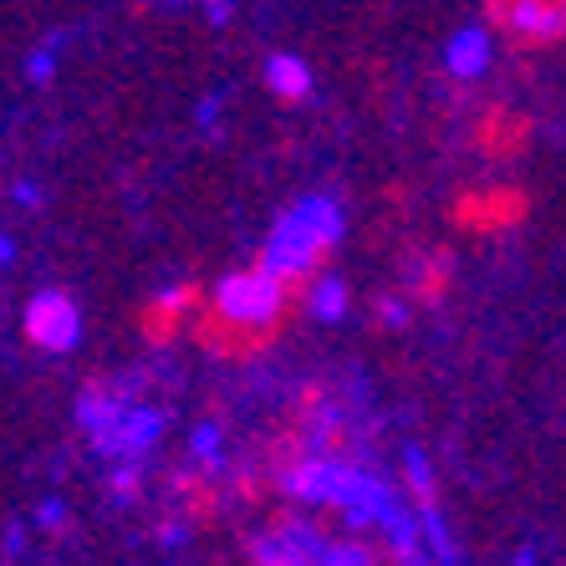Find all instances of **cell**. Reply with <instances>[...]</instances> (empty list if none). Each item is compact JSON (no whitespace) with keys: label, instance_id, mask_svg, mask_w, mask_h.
Masks as SVG:
<instances>
[{"label":"cell","instance_id":"5b68a950","mask_svg":"<svg viewBox=\"0 0 566 566\" xmlns=\"http://www.w3.org/2000/svg\"><path fill=\"white\" fill-rule=\"evenodd\" d=\"M158 429H164V413H158V409H138V403H133V413L103 439V444H97V454H107V460H123V464H138L148 449H154Z\"/></svg>","mask_w":566,"mask_h":566},{"label":"cell","instance_id":"30bf717a","mask_svg":"<svg viewBox=\"0 0 566 566\" xmlns=\"http://www.w3.org/2000/svg\"><path fill=\"white\" fill-rule=\"evenodd\" d=\"M347 302H353V296H347V281L343 276H316L312 291H306V312L322 316V322H343Z\"/></svg>","mask_w":566,"mask_h":566},{"label":"cell","instance_id":"5bb4252c","mask_svg":"<svg viewBox=\"0 0 566 566\" xmlns=\"http://www.w3.org/2000/svg\"><path fill=\"white\" fill-rule=\"evenodd\" d=\"M322 566H373V556L363 552V546H327V556H322Z\"/></svg>","mask_w":566,"mask_h":566},{"label":"cell","instance_id":"ac0fdd59","mask_svg":"<svg viewBox=\"0 0 566 566\" xmlns=\"http://www.w3.org/2000/svg\"><path fill=\"white\" fill-rule=\"evenodd\" d=\"M11 255H15V251H11V240H6V235H0V265H6V261H11Z\"/></svg>","mask_w":566,"mask_h":566},{"label":"cell","instance_id":"6da1fadb","mask_svg":"<svg viewBox=\"0 0 566 566\" xmlns=\"http://www.w3.org/2000/svg\"><path fill=\"white\" fill-rule=\"evenodd\" d=\"M343 230H347V220L337 199H327V195L302 199L296 210H286L276 220V230H271V240H265V251H261V271L286 286V276H306L343 240Z\"/></svg>","mask_w":566,"mask_h":566},{"label":"cell","instance_id":"8fae6325","mask_svg":"<svg viewBox=\"0 0 566 566\" xmlns=\"http://www.w3.org/2000/svg\"><path fill=\"white\" fill-rule=\"evenodd\" d=\"M403 464H409V485H413V495H419V505L434 501V474H429V460H423L419 449H409V454H403Z\"/></svg>","mask_w":566,"mask_h":566},{"label":"cell","instance_id":"4fadbf2b","mask_svg":"<svg viewBox=\"0 0 566 566\" xmlns=\"http://www.w3.org/2000/svg\"><path fill=\"white\" fill-rule=\"evenodd\" d=\"M107 490H113V501H133L138 495V464H118L107 474Z\"/></svg>","mask_w":566,"mask_h":566},{"label":"cell","instance_id":"ba28073f","mask_svg":"<svg viewBox=\"0 0 566 566\" xmlns=\"http://www.w3.org/2000/svg\"><path fill=\"white\" fill-rule=\"evenodd\" d=\"M444 66L454 72V77H480L490 66V31L485 27H464L449 36L444 46Z\"/></svg>","mask_w":566,"mask_h":566},{"label":"cell","instance_id":"d6986e66","mask_svg":"<svg viewBox=\"0 0 566 566\" xmlns=\"http://www.w3.org/2000/svg\"><path fill=\"white\" fill-rule=\"evenodd\" d=\"M515 566H536V556H531V552H521V562H515Z\"/></svg>","mask_w":566,"mask_h":566},{"label":"cell","instance_id":"7a4b0ae2","mask_svg":"<svg viewBox=\"0 0 566 566\" xmlns=\"http://www.w3.org/2000/svg\"><path fill=\"white\" fill-rule=\"evenodd\" d=\"M281 302H286V286H281L276 276H265L261 265H255V271H235V276H224L220 291H214L220 316L224 322H235V327H265V322H276Z\"/></svg>","mask_w":566,"mask_h":566},{"label":"cell","instance_id":"e0dca14e","mask_svg":"<svg viewBox=\"0 0 566 566\" xmlns=\"http://www.w3.org/2000/svg\"><path fill=\"white\" fill-rule=\"evenodd\" d=\"M36 515H41V526H62V501H46Z\"/></svg>","mask_w":566,"mask_h":566},{"label":"cell","instance_id":"7c38bea8","mask_svg":"<svg viewBox=\"0 0 566 566\" xmlns=\"http://www.w3.org/2000/svg\"><path fill=\"white\" fill-rule=\"evenodd\" d=\"M189 449H195V460H220V429L214 423H199L195 434H189Z\"/></svg>","mask_w":566,"mask_h":566},{"label":"cell","instance_id":"52a82bcc","mask_svg":"<svg viewBox=\"0 0 566 566\" xmlns=\"http://www.w3.org/2000/svg\"><path fill=\"white\" fill-rule=\"evenodd\" d=\"M128 413H133V403L118 394V388H107V382H97V388H87V394L77 398V423L93 434V444H103Z\"/></svg>","mask_w":566,"mask_h":566},{"label":"cell","instance_id":"277c9868","mask_svg":"<svg viewBox=\"0 0 566 566\" xmlns=\"http://www.w3.org/2000/svg\"><path fill=\"white\" fill-rule=\"evenodd\" d=\"M347 474H353V464L327 460V454H312V460H302V464H291L286 470V495H296V501H306V505H337L343 501Z\"/></svg>","mask_w":566,"mask_h":566},{"label":"cell","instance_id":"8992f818","mask_svg":"<svg viewBox=\"0 0 566 566\" xmlns=\"http://www.w3.org/2000/svg\"><path fill=\"white\" fill-rule=\"evenodd\" d=\"M501 15L521 41L566 36V6H552V0H511V6H501Z\"/></svg>","mask_w":566,"mask_h":566},{"label":"cell","instance_id":"3957f363","mask_svg":"<svg viewBox=\"0 0 566 566\" xmlns=\"http://www.w3.org/2000/svg\"><path fill=\"white\" fill-rule=\"evenodd\" d=\"M27 337L41 353H72L82 343V312L66 291H41L27 302Z\"/></svg>","mask_w":566,"mask_h":566},{"label":"cell","instance_id":"2e32d148","mask_svg":"<svg viewBox=\"0 0 566 566\" xmlns=\"http://www.w3.org/2000/svg\"><path fill=\"white\" fill-rule=\"evenodd\" d=\"M378 312H382V322H388V327H398V322H409V306L394 302V296H388V302H378Z\"/></svg>","mask_w":566,"mask_h":566},{"label":"cell","instance_id":"9c48e42d","mask_svg":"<svg viewBox=\"0 0 566 566\" xmlns=\"http://www.w3.org/2000/svg\"><path fill=\"white\" fill-rule=\"evenodd\" d=\"M265 82H271V93H276V97H286V103H302V97L312 93V66H306L302 56L276 52L271 62H265Z\"/></svg>","mask_w":566,"mask_h":566},{"label":"cell","instance_id":"9a60e30c","mask_svg":"<svg viewBox=\"0 0 566 566\" xmlns=\"http://www.w3.org/2000/svg\"><path fill=\"white\" fill-rule=\"evenodd\" d=\"M27 77H31V82H52V46H46V52H31V56H27Z\"/></svg>","mask_w":566,"mask_h":566}]
</instances>
